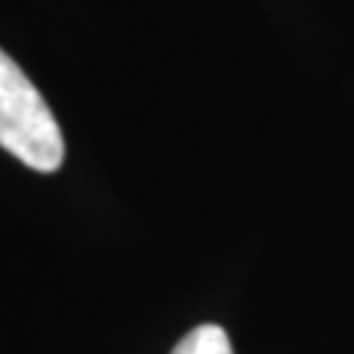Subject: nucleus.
Masks as SVG:
<instances>
[{
	"label": "nucleus",
	"instance_id": "f257e3e1",
	"mask_svg": "<svg viewBox=\"0 0 354 354\" xmlns=\"http://www.w3.org/2000/svg\"><path fill=\"white\" fill-rule=\"evenodd\" d=\"M0 148L41 174L57 171L65 160L59 121L6 50H0Z\"/></svg>",
	"mask_w": 354,
	"mask_h": 354
},
{
	"label": "nucleus",
	"instance_id": "f03ea898",
	"mask_svg": "<svg viewBox=\"0 0 354 354\" xmlns=\"http://www.w3.org/2000/svg\"><path fill=\"white\" fill-rule=\"evenodd\" d=\"M171 354H234V348L218 325H198L177 342Z\"/></svg>",
	"mask_w": 354,
	"mask_h": 354
}]
</instances>
